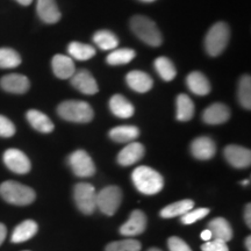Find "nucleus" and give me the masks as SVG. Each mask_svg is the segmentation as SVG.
<instances>
[{
    "label": "nucleus",
    "instance_id": "obj_26",
    "mask_svg": "<svg viewBox=\"0 0 251 251\" xmlns=\"http://www.w3.org/2000/svg\"><path fill=\"white\" fill-rule=\"evenodd\" d=\"M194 202L190 199L180 200V201L170 203L161 211V216L164 219H172L176 216H181L193 209Z\"/></svg>",
    "mask_w": 251,
    "mask_h": 251
},
{
    "label": "nucleus",
    "instance_id": "obj_16",
    "mask_svg": "<svg viewBox=\"0 0 251 251\" xmlns=\"http://www.w3.org/2000/svg\"><path fill=\"white\" fill-rule=\"evenodd\" d=\"M51 67L55 76L59 79H69L76 72L74 59L67 55H55L51 61Z\"/></svg>",
    "mask_w": 251,
    "mask_h": 251
},
{
    "label": "nucleus",
    "instance_id": "obj_30",
    "mask_svg": "<svg viewBox=\"0 0 251 251\" xmlns=\"http://www.w3.org/2000/svg\"><path fill=\"white\" fill-rule=\"evenodd\" d=\"M153 65H155L157 74L159 75V77H161L163 80L171 81L172 79H175L177 71H176L174 63H172L168 57L156 58Z\"/></svg>",
    "mask_w": 251,
    "mask_h": 251
},
{
    "label": "nucleus",
    "instance_id": "obj_35",
    "mask_svg": "<svg viewBox=\"0 0 251 251\" xmlns=\"http://www.w3.org/2000/svg\"><path fill=\"white\" fill-rule=\"evenodd\" d=\"M209 214L208 208H197V209H191L190 212H187L186 214L180 216L181 224L184 225H192L194 222L199 221Z\"/></svg>",
    "mask_w": 251,
    "mask_h": 251
},
{
    "label": "nucleus",
    "instance_id": "obj_23",
    "mask_svg": "<svg viewBox=\"0 0 251 251\" xmlns=\"http://www.w3.org/2000/svg\"><path fill=\"white\" fill-rule=\"evenodd\" d=\"M37 224L33 220H26V221L21 222L20 225H18L13 230L12 234V242L13 243H23L26 241L30 240L31 237H34L37 233Z\"/></svg>",
    "mask_w": 251,
    "mask_h": 251
},
{
    "label": "nucleus",
    "instance_id": "obj_38",
    "mask_svg": "<svg viewBox=\"0 0 251 251\" xmlns=\"http://www.w3.org/2000/svg\"><path fill=\"white\" fill-rule=\"evenodd\" d=\"M169 250L170 251H192L188 244L179 237H170L168 241Z\"/></svg>",
    "mask_w": 251,
    "mask_h": 251
},
{
    "label": "nucleus",
    "instance_id": "obj_24",
    "mask_svg": "<svg viewBox=\"0 0 251 251\" xmlns=\"http://www.w3.org/2000/svg\"><path fill=\"white\" fill-rule=\"evenodd\" d=\"M208 229L212 231L213 238L228 242L233 238V229L227 220L224 218H215L208 224Z\"/></svg>",
    "mask_w": 251,
    "mask_h": 251
},
{
    "label": "nucleus",
    "instance_id": "obj_3",
    "mask_svg": "<svg viewBox=\"0 0 251 251\" xmlns=\"http://www.w3.org/2000/svg\"><path fill=\"white\" fill-rule=\"evenodd\" d=\"M57 113L63 120L76 122V124H87L92 121L94 112L91 106L83 100H67L57 107Z\"/></svg>",
    "mask_w": 251,
    "mask_h": 251
},
{
    "label": "nucleus",
    "instance_id": "obj_31",
    "mask_svg": "<svg viewBox=\"0 0 251 251\" xmlns=\"http://www.w3.org/2000/svg\"><path fill=\"white\" fill-rule=\"evenodd\" d=\"M136 56V52L133 49L122 48V49H115L111 54L107 56L106 62L109 65H124L128 64V63L133 61Z\"/></svg>",
    "mask_w": 251,
    "mask_h": 251
},
{
    "label": "nucleus",
    "instance_id": "obj_20",
    "mask_svg": "<svg viewBox=\"0 0 251 251\" xmlns=\"http://www.w3.org/2000/svg\"><path fill=\"white\" fill-rule=\"evenodd\" d=\"M188 90L197 96H207L211 92V84L202 72L193 71L186 78Z\"/></svg>",
    "mask_w": 251,
    "mask_h": 251
},
{
    "label": "nucleus",
    "instance_id": "obj_25",
    "mask_svg": "<svg viewBox=\"0 0 251 251\" xmlns=\"http://www.w3.org/2000/svg\"><path fill=\"white\" fill-rule=\"evenodd\" d=\"M140 135L139 128L135 126H118L109 131V137L118 143H128L137 139Z\"/></svg>",
    "mask_w": 251,
    "mask_h": 251
},
{
    "label": "nucleus",
    "instance_id": "obj_28",
    "mask_svg": "<svg viewBox=\"0 0 251 251\" xmlns=\"http://www.w3.org/2000/svg\"><path fill=\"white\" fill-rule=\"evenodd\" d=\"M68 52L71 58L78 59V61H87L96 55V49L85 43L71 42L68 47Z\"/></svg>",
    "mask_w": 251,
    "mask_h": 251
},
{
    "label": "nucleus",
    "instance_id": "obj_44",
    "mask_svg": "<svg viewBox=\"0 0 251 251\" xmlns=\"http://www.w3.org/2000/svg\"><path fill=\"white\" fill-rule=\"evenodd\" d=\"M140 1H142V2H153V1H156V0H140Z\"/></svg>",
    "mask_w": 251,
    "mask_h": 251
},
{
    "label": "nucleus",
    "instance_id": "obj_45",
    "mask_svg": "<svg viewBox=\"0 0 251 251\" xmlns=\"http://www.w3.org/2000/svg\"><path fill=\"white\" fill-rule=\"evenodd\" d=\"M249 183H250V180H249V179H247V180H243L242 183H241V184H242V185H248Z\"/></svg>",
    "mask_w": 251,
    "mask_h": 251
},
{
    "label": "nucleus",
    "instance_id": "obj_33",
    "mask_svg": "<svg viewBox=\"0 0 251 251\" xmlns=\"http://www.w3.org/2000/svg\"><path fill=\"white\" fill-rule=\"evenodd\" d=\"M238 100L243 108H251V78L249 75H244L241 78L238 84Z\"/></svg>",
    "mask_w": 251,
    "mask_h": 251
},
{
    "label": "nucleus",
    "instance_id": "obj_34",
    "mask_svg": "<svg viewBox=\"0 0 251 251\" xmlns=\"http://www.w3.org/2000/svg\"><path fill=\"white\" fill-rule=\"evenodd\" d=\"M141 248H142V246H141L139 241L128 238V240L111 242L106 247V251H140Z\"/></svg>",
    "mask_w": 251,
    "mask_h": 251
},
{
    "label": "nucleus",
    "instance_id": "obj_18",
    "mask_svg": "<svg viewBox=\"0 0 251 251\" xmlns=\"http://www.w3.org/2000/svg\"><path fill=\"white\" fill-rule=\"evenodd\" d=\"M36 12L41 20L49 25L58 23L61 19V12L55 0H37Z\"/></svg>",
    "mask_w": 251,
    "mask_h": 251
},
{
    "label": "nucleus",
    "instance_id": "obj_14",
    "mask_svg": "<svg viewBox=\"0 0 251 251\" xmlns=\"http://www.w3.org/2000/svg\"><path fill=\"white\" fill-rule=\"evenodd\" d=\"M191 152L197 159L208 161V159L214 157L216 152V146L211 137H197L191 144Z\"/></svg>",
    "mask_w": 251,
    "mask_h": 251
},
{
    "label": "nucleus",
    "instance_id": "obj_8",
    "mask_svg": "<svg viewBox=\"0 0 251 251\" xmlns=\"http://www.w3.org/2000/svg\"><path fill=\"white\" fill-rule=\"evenodd\" d=\"M69 165L72 172L80 178L92 177L96 174V165L85 150H76L69 156Z\"/></svg>",
    "mask_w": 251,
    "mask_h": 251
},
{
    "label": "nucleus",
    "instance_id": "obj_39",
    "mask_svg": "<svg viewBox=\"0 0 251 251\" xmlns=\"http://www.w3.org/2000/svg\"><path fill=\"white\" fill-rule=\"evenodd\" d=\"M244 219H246L247 226L248 227H251V206L250 203H248L246 206V213H244Z\"/></svg>",
    "mask_w": 251,
    "mask_h": 251
},
{
    "label": "nucleus",
    "instance_id": "obj_47",
    "mask_svg": "<svg viewBox=\"0 0 251 251\" xmlns=\"http://www.w3.org/2000/svg\"><path fill=\"white\" fill-rule=\"evenodd\" d=\"M24 251H28V250H24Z\"/></svg>",
    "mask_w": 251,
    "mask_h": 251
},
{
    "label": "nucleus",
    "instance_id": "obj_6",
    "mask_svg": "<svg viewBox=\"0 0 251 251\" xmlns=\"http://www.w3.org/2000/svg\"><path fill=\"white\" fill-rule=\"evenodd\" d=\"M122 201V191L120 187L107 186L102 188L99 193H97V207L103 214L112 216L114 215Z\"/></svg>",
    "mask_w": 251,
    "mask_h": 251
},
{
    "label": "nucleus",
    "instance_id": "obj_2",
    "mask_svg": "<svg viewBox=\"0 0 251 251\" xmlns=\"http://www.w3.org/2000/svg\"><path fill=\"white\" fill-rule=\"evenodd\" d=\"M130 29L142 42L150 47H159L163 37L157 25L144 15H134L130 19Z\"/></svg>",
    "mask_w": 251,
    "mask_h": 251
},
{
    "label": "nucleus",
    "instance_id": "obj_13",
    "mask_svg": "<svg viewBox=\"0 0 251 251\" xmlns=\"http://www.w3.org/2000/svg\"><path fill=\"white\" fill-rule=\"evenodd\" d=\"M0 86L8 93L24 94L29 90L30 83L29 79L24 75L9 74L0 79Z\"/></svg>",
    "mask_w": 251,
    "mask_h": 251
},
{
    "label": "nucleus",
    "instance_id": "obj_21",
    "mask_svg": "<svg viewBox=\"0 0 251 251\" xmlns=\"http://www.w3.org/2000/svg\"><path fill=\"white\" fill-rule=\"evenodd\" d=\"M109 109L115 117L120 119H128L133 117L135 109L133 103L121 94H115L109 100Z\"/></svg>",
    "mask_w": 251,
    "mask_h": 251
},
{
    "label": "nucleus",
    "instance_id": "obj_17",
    "mask_svg": "<svg viewBox=\"0 0 251 251\" xmlns=\"http://www.w3.org/2000/svg\"><path fill=\"white\" fill-rule=\"evenodd\" d=\"M146 149L139 142H130L119 152L118 163L122 166H130L142 159Z\"/></svg>",
    "mask_w": 251,
    "mask_h": 251
},
{
    "label": "nucleus",
    "instance_id": "obj_29",
    "mask_svg": "<svg viewBox=\"0 0 251 251\" xmlns=\"http://www.w3.org/2000/svg\"><path fill=\"white\" fill-rule=\"evenodd\" d=\"M93 42L98 46L101 50H113L117 49L119 45V40L117 35L112 31L102 29L98 30L93 35Z\"/></svg>",
    "mask_w": 251,
    "mask_h": 251
},
{
    "label": "nucleus",
    "instance_id": "obj_36",
    "mask_svg": "<svg viewBox=\"0 0 251 251\" xmlns=\"http://www.w3.org/2000/svg\"><path fill=\"white\" fill-rule=\"evenodd\" d=\"M15 134V126L8 118L0 115V137H12Z\"/></svg>",
    "mask_w": 251,
    "mask_h": 251
},
{
    "label": "nucleus",
    "instance_id": "obj_19",
    "mask_svg": "<svg viewBox=\"0 0 251 251\" xmlns=\"http://www.w3.org/2000/svg\"><path fill=\"white\" fill-rule=\"evenodd\" d=\"M126 81H127V85L130 87L131 90L135 92L139 93H146L152 89L153 81L151 77L149 76L147 72L143 71H130L129 74L126 77Z\"/></svg>",
    "mask_w": 251,
    "mask_h": 251
},
{
    "label": "nucleus",
    "instance_id": "obj_43",
    "mask_svg": "<svg viewBox=\"0 0 251 251\" xmlns=\"http://www.w3.org/2000/svg\"><path fill=\"white\" fill-rule=\"evenodd\" d=\"M246 247L248 251H251V237L248 236L247 240H246Z\"/></svg>",
    "mask_w": 251,
    "mask_h": 251
},
{
    "label": "nucleus",
    "instance_id": "obj_40",
    "mask_svg": "<svg viewBox=\"0 0 251 251\" xmlns=\"http://www.w3.org/2000/svg\"><path fill=\"white\" fill-rule=\"evenodd\" d=\"M6 235H7V229H6L5 225L0 224V246H1L2 242L5 241Z\"/></svg>",
    "mask_w": 251,
    "mask_h": 251
},
{
    "label": "nucleus",
    "instance_id": "obj_7",
    "mask_svg": "<svg viewBox=\"0 0 251 251\" xmlns=\"http://www.w3.org/2000/svg\"><path fill=\"white\" fill-rule=\"evenodd\" d=\"M75 201L78 209L84 214L90 215L97 208V192L93 185L87 183H79L74 190Z\"/></svg>",
    "mask_w": 251,
    "mask_h": 251
},
{
    "label": "nucleus",
    "instance_id": "obj_32",
    "mask_svg": "<svg viewBox=\"0 0 251 251\" xmlns=\"http://www.w3.org/2000/svg\"><path fill=\"white\" fill-rule=\"evenodd\" d=\"M21 64V56L12 48H0V69H13Z\"/></svg>",
    "mask_w": 251,
    "mask_h": 251
},
{
    "label": "nucleus",
    "instance_id": "obj_1",
    "mask_svg": "<svg viewBox=\"0 0 251 251\" xmlns=\"http://www.w3.org/2000/svg\"><path fill=\"white\" fill-rule=\"evenodd\" d=\"M131 179L135 187L146 196H153L159 193L164 186V179L152 168L142 165L136 168L131 174Z\"/></svg>",
    "mask_w": 251,
    "mask_h": 251
},
{
    "label": "nucleus",
    "instance_id": "obj_5",
    "mask_svg": "<svg viewBox=\"0 0 251 251\" xmlns=\"http://www.w3.org/2000/svg\"><path fill=\"white\" fill-rule=\"evenodd\" d=\"M229 37H230V29L225 23H216L207 31L205 37V49L206 52L212 57L221 55L222 51L228 46Z\"/></svg>",
    "mask_w": 251,
    "mask_h": 251
},
{
    "label": "nucleus",
    "instance_id": "obj_15",
    "mask_svg": "<svg viewBox=\"0 0 251 251\" xmlns=\"http://www.w3.org/2000/svg\"><path fill=\"white\" fill-rule=\"evenodd\" d=\"M230 118V111L225 103L215 102L203 111L202 120L207 125H222Z\"/></svg>",
    "mask_w": 251,
    "mask_h": 251
},
{
    "label": "nucleus",
    "instance_id": "obj_37",
    "mask_svg": "<svg viewBox=\"0 0 251 251\" xmlns=\"http://www.w3.org/2000/svg\"><path fill=\"white\" fill-rule=\"evenodd\" d=\"M202 251H229V248L227 246V242L221 240H211L207 241L201 246Z\"/></svg>",
    "mask_w": 251,
    "mask_h": 251
},
{
    "label": "nucleus",
    "instance_id": "obj_11",
    "mask_svg": "<svg viewBox=\"0 0 251 251\" xmlns=\"http://www.w3.org/2000/svg\"><path fill=\"white\" fill-rule=\"evenodd\" d=\"M225 157L231 166L237 169L248 168L251 164V151L241 146H228L225 148Z\"/></svg>",
    "mask_w": 251,
    "mask_h": 251
},
{
    "label": "nucleus",
    "instance_id": "obj_9",
    "mask_svg": "<svg viewBox=\"0 0 251 251\" xmlns=\"http://www.w3.org/2000/svg\"><path fill=\"white\" fill-rule=\"evenodd\" d=\"M2 159H4L5 165L7 166L9 170L13 171L14 174L25 175L30 171L31 165L29 158L21 150L14 148L7 149L4 152Z\"/></svg>",
    "mask_w": 251,
    "mask_h": 251
},
{
    "label": "nucleus",
    "instance_id": "obj_42",
    "mask_svg": "<svg viewBox=\"0 0 251 251\" xmlns=\"http://www.w3.org/2000/svg\"><path fill=\"white\" fill-rule=\"evenodd\" d=\"M15 1H18L19 4L23 5V6H28L31 4V1H33V0H15Z\"/></svg>",
    "mask_w": 251,
    "mask_h": 251
},
{
    "label": "nucleus",
    "instance_id": "obj_27",
    "mask_svg": "<svg viewBox=\"0 0 251 251\" xmlns=\"http://www.w3.org/2000/svg\"><path fill=\"white\" fill-rule=\"evenodd\" d=\"M194 115V103L186 94L177 97V120L190 121Z\"/></svg>",
    "mask_w": 251,
    "mask_h": 251
},
{
    "label": "nucleus",
    "instance_id": "obj_22",
    "mask_svg": "<svg viewBox=\"0 0 251 251\" xmlns=\"http://www.w3.org/2000/svg\"><path fill=\"white\" fill-rule=\"evenodd\" d=\"M26 118L28 122L34 129L40 131V133H51L54 130V124L50 119L47 117L45 113L37 111V109H29L27 112Z\"/></svg>",
    "mask_w": 251,
    "mask_h": 251
},
{
    "label": "nucleus",
    "instance_id": "obj_4",
    "mask_svg": "<svg viewBox=\"0 0 251 251\" xmlns=\"http://www.w3.org/2000/svg\"><path fill=\"white\" fill-rule=\"evenodd\" d=\"M0 196L6 202L17 206L30 205L36 198L33 188L13 180H7L0 185Z\"/></svg>",
    "mask_w": 251,
    "mask_h": 251
},
{
    "label": "nucleus",
    "instance_id": "obj_41",
    "mask_svg": "<svg viewBox=\"0 0 251 251\" xmlns=\"http://www.w3.org/2000/svg\"><path fill=\"white\" fill-rule=\"evenodd\" d=\"M201 238L205 242H207V241H211L213 238V235H212V231L209 230V229H206V230H203L201 233Z\"/></svg>",
    "mask_w": 251,
    "mask_h": 251
},
{
    "label": "nucleus",
    "instance_id": "obj_46",
    "mask_svg": "<svg viewBox=\"0 0 251 251\" xmlns=\"http://www.w3.org/2000/svg\"><path fill=\"white\" fill-rule=\"evenodd\" d=\"M148 251H161V250L157 249V248H151V249H149Z\"/></svg>",
    "mask_w": 251,
    "mask_h": 251
},
{
    "label": "nucleus",
    "instance_id": "obj_10",
    "mask_svg": "<svg viewBox=\"0 0 251 251\" xmlns=\"http://www.w3.org/2000/svg\"><path fill=\"white\" fill-rule=\"evenodd\" d=\"M71 84L80 93L87 94V96H93L99 91L98 83L94 79V77L91 75V72L84 69L75 72L74 76L71 77Z\"/></svg>",
    "mask_w": 251,
    "mask_h": 251
},
{
    "label": "nucleus",
    "instance_id": "obj_12",
    "mask_svg": "<svg viewBox=\"0 0 251 251\" xmlns=\"http://www.w3.org/2000/svg\"><path fill=\"white\" fill-rule=\"evenodd\" d=\"M147 227V218L146 214L140 209H135L124 225L120 227V234L124 236H136V235L142 234Z\"/></svg>",
    "mask_w": 251,
    "mask_h": 251
}]
</instances>
